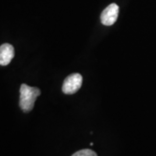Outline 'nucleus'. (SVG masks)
Instances as JSON below:
<instances>
[{"mask_svg": "<svg viewBox=\"0 0 156 156\" xmlns=\"http://www.w3.org/2000/svg\"><path fill=\"white\" fill-rule=\"evenodd\" d=\"M83 83V77L80 74L75 73L69 76L62 84V92L66 95H72L77 92Z\"/></svg>", "mask_w": 156, "mask_h": 156, "instance_id": "obj_2", "label": "nucleus"}, {"mask_svg": "<svg viewBox=\"0 0 156 156\" xmlns=\"http://www.w3.org/2000/svg\"><path fill=\"white\" fill-rule=\"evenodd\" d=\"M118 15H119V6L116 4L109 5L101 12V23L106 26L113 25L116 22Z\"/></svg>", "mask_w": 156, "mask_h": 156, "instance_id": "obj_3", "label": "nucleus"}, {"mask_svg": "<svg viewBox=\"0 0 156 156\" xmlns=\"http://www.w3.org/2000/svg\"><path fill=\"white\" fill-rule=\"evenodd\" d=\"M72 156H97V154L91 149H82L75 153Z\"/></svg>", "mask_w": 156, "mask_h": 156, "instance_id": "obj_5", "label": "nucleus"}, {"mask_svg": "<svg viewBox=\"0 0 156 156\" xmlns=\"http://www.w3.org/2000/svg\"><path fill=\"white\" fill-rule=\"evenodd\" d=\"M15 55L14 47L10 44H4L0 46V65L6 66L13 59Z\"/></svg>", "mask_w": 156, "mask_h": 156, "instance_id": "obj_4", "label": "nucleus"}, {"mask_svg": "<svg viewBox=\"0 0 156 156\" xmlns=\"http://www.w3.org/2000/svg\"><path fill=\"white\" fill-rule=\"evenodd\" d=\"M41 95L40 89L30 87L27 84H22L20 87L19 106L23 112H30L33 108L37 96Z\"/></svg>", "mask_w": 156, "mask_h": 156, "instance_id": "obj_1", "label": "nucleus"}]
</instances>
